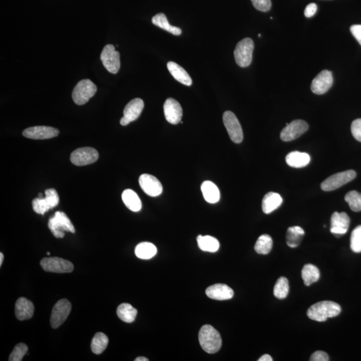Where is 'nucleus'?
Masks as SVG:
<instances>
[{"label":"nucleus","mask_w":361,"mask_h":361,"mask_svg":"<svg viewBox=\"0 0 361 361\" xmlns=\"http://www.w3.org/2000/svg\"><path fill=\"white\" fill-rule=\"evenodd\" d=\"M135 361H149L148 358L143 357V356H140V357H137L135 360Z\"/></svg>","instance_id":"a18cd8bd"},{"label":"nucleus","mask_w":361,"mask_h":361,"mask_svg":"<svg viewBox=\"0 0 361 361\" xmlns=\"http://www.w3.org/2000/svg\"><path fill=\"white\" fill-rule=\"evenodd\" d=\"M340 312L341 307L338 304L332 301H321L309 308L307 316L317 322H325L328 318L337 316Z\"/></svg>","instance_id":"f257e3e1"},{"label":"nucleus","mask_w":361,"mask_h":361,"mask_svg":"<svg viewBox=\"0 0 361 361\" xmlns=\"http://www.w3.org/2000/svg\"><path fill=\"white\" fill-rule=\"evenodd\" d=\"M34 307L32 302L25 298L17 299L15 303V313L19 320H28L34 315Z\"/></svg>","instance_id":"412c9836"},{"label":"nucleus","mask_w":361,"mask_h":361,"mask_svg":"<svg viewBox=\"0 0 361 361\" xmlns=\"http://www.w3.org/2000/svg\"><path fill=\"white\" fill-rule=\"evenodd\" d=\"M59 200L60 199L56 189H46L45 198L38 197L33 200V210L38 214L44 215L48 211L58 206Z\"/></svg>","instance_id":"423d86ee"},{"label":"nucleus","mask_w":361,"mask_h":361,"mask_svg":"<svg viewBox=\"0 0 361 361\" xmlns=\"http://www.w3.org/2000/svg\"><path fill=\"white\" fill-rule=\"evenodd\" d=\"M38 197H43V194H42V193H38Z\"/></svg>","instance_id":"de8ad7c7"},{"label":"nucleus","mask_w":361,"mask_h":361,"mask_svg":"<svg viewBox=\"0 0 361 361\" xmlns=\"http://www.w3.org/2000/svg\"><path fill=\"white\" fill-rule=\"evenodd\" d=\"M138 183L141 188L147 195L151 197H157L162 194L163 186L159 180L153 175L143 174L140 176Z\"/></svg>","instance_id":"f3484780"},{"label":"nucleus","mask_w":361,"mask_h":361,"mask_svg":"<svg viewBox=\"0 0 361 361\" xmlns=\"http://www.w3.org/2000/svg\"><path fill=\"white\" fill-rule=\"evenodd\" d=\"M207 296L213 300H230L233 296V290L228 285L224 284H215L206 289Z\"/></svg>","instance_id":"aec40b11"},{"label":"nucleus","mask_w":361,"mask_h":361,"mask_svg":"<svg viewBox=\"0 0 361 361\" xmlns=\"http://www.w3.org/2000/svg\"><path fill=\"white\" fill-rule=\"evenodd\" d=\"M286 164L294 168H302L307 166L310 162V157L307 153L300 151H292L288 153L286 157Z\"/></svg>","instance_id":"5701e85b"},{"label":"nucleus","mask_w":361,"mask_h":361,"mask_svg":"<svg viewBox=\"0 0 361 361\" xmlns=\"http://www.w3.org/2000/svg\"><path fill=\"white\" fill-rule=\"evenodd\" d=\"M48 228L56 238H63L65 232L75 233V228L67 215L61 211H56L49 219Z\"/></svg>","instance_id":"7ed1b4c3"},{"label":"nucleus","mask_w":361,"mask_h":361,"mask_svg":"<svg viewBox=\"0 0 361 361\" xmlns=\"http://www.w3.org/2000/svg\"><path fill=\"white\" fill-rule=\"evenodd\" d=\"M305 233V231L300 227H290L286 233V244L290 248H296L300 245Z\"/></svg>","instance_id":"cd10ccee"},{"label":"nucleus","mask_w":361,"mask_h":361,"mask_svg":"<svg viewBox=\"0 0 361 361\" xmlns=\"http://www.w3.org/2000/svg\"><path fill=\"white\" fill-rule=\"evenodd\" d=\"M166 120L172 125H177L182 121L183 110L178 101L172 98H167L164 105Z\"/></svg>","instance_id":"a211bd4d"},{"label":"nucleus","mask_w":361,"mask_h":361,"mask_svg":"<svg viewBox=\"0 0 361 361\" xmlns=\"http://www.w3.org/2000/svg\"><path fill=\"white\" fill-rule=\"evenodd\" d=\"M198 246L204 252H215L219 250V243L215 237L210 235H199L197 238Z\"/></svg>","instance_id":"2f4dec72"},{"label":"nucleus","mask_w":361,"mask_h":361,"mask_svg":"<svg viewBox=\"0 0 361 361\" xmlns=\"http://www.w3.org/2000/svg\"><path fill=\"white\" fill-rule=\"evenodd\" d=\"M317 11V6L316 4L311 3L309 4L305 10V15L307 17H312L315 15Z\"/></svg>","instance_id":"37998d69"},{"label":"nucleus","mask_w":361,"mask_h":361,"mask_svg":"<svg viewBox=\"0 0 361 361\" xmlns=\"http://www.w3.org/2000/svg\"><path fill=\"white\" fill-rule=\"evenodd\" d=\"M273 240L272 237L268 234L260 235L255 244V251L259 254L266 255L272 250Z\"/></svg>","instance_id":"72a5a7b5"},{"label":"nucleus","mask_w":361,"mask_h":361,"mask_svg":"<svg viewBox=\"0 0 361 361\" xmlns=\"http://www.w3.org/2000/svg\"><path fill=\"white\" fill-rule=\"evenodd\" d=\"M332 84H333V78H332V72L327 70H323L312 81V92L318 95L325 94L331 89Z\"/></svg>","instance_id":"dca6fc26"},{"label":"nucleus","mask_w":361,"mask_h":361,"mask_svg":"<svg viewBox=\"0 0 361 361\" xmlns=\"http://www.w3.org/2000/svg\"><path fill=\"white\" fill-rule=\"evenodd\" d=\"M356 173L353 170L334 174L328 177L321 184V189L325 191H331L340 188L344 185L351 182L356 177Z\"/></svg>","instance_id":"0eeeda50"},{"label":"nucleus","mask_w":361,"mask_h":361,"mask_svg":"<svg viewBox=\"0 0 361 361\" xmlns=\"http://www.w3.org/2000/svg\"><path fill=\"white\" fill-rule=\"evenodd\" d=\"M98 151L92 147H83L76 149L70 155V161L76 166H85L94 164L98 160Z\"/></svg>","instance_id":"f8f14e48"},{"label":"nucleus","mask_w":361,"mask_h":361,"mask_svg":"<svg viewBox=\"0 0 361 361\" xmlns=\"http://www.w3.org/2000/svg\"><path fill=\"white\" fill-rule=\"evenodd\" d=\"M351 248L354 252H361V226L356 227L351 233Z\"/></svg>","instance_id":"e433bc0d"},{"label":"nucleus","mask_w":361,"mask_h":361,"mask_svg":"<svg viewBox=\"0 0 361 361\" xmlns=\"http://www.w3.org/2000/svg\"><path fill=\"white\" fill-rule=\"evenodd\" d=\"M47 255H48V256H50V252H47Z\"/></svg>","instance_id":"09e8293b"},{"label":"nucleus","mask_w":361,"mask_h":361,"mask_svg":"<svg viewBox=\"0 0 361 361\" xmlns=\"http://www.w3.org/2000/svg\"><path fill=\"white\" fill-rule=\"evenodd\" d=\"M157 249L153 244L143 242L138 244L135 248V255L138 258L149 259L155 256Z\"/></svg>","instance_id":"7c9ffc66"},{"label":"nucleus","mask_w":361,"mask_h":361,"mask_svg":"<svg viewBox=\"0 0 361 361\" xmlns=\"http://www.w3.org/2000/svg\"><path fill=\"white\" fill-rule=\"evenodd\" d=\"M309 129V125L305 121H292L283 129L280 133V138L283 142H291L300 137Z\"/></svg>","instance_id":"ddd939ff"},{"label":"nucleus","mask_w":361,"mask_h":361,"mask_svg":"<svg viewBox=\"0 0 361 361\" xmlns=\"http://www.w3.org/2000/svg\"><path fill=\"white\" fill-rule=\"evenodd\" d=\"M199 341L206 353L213 354L221 349L222 340L219 332L211 325H204L199 332Z\"/></svg>","instance_id":"f03ea898"},{"label":"nucleus","mask_w":361,"mask_h":361,"mask_svg":"<svg viewBox=\"0 0 361 361\" xmlns=\"http://www.w3.org/2000/svg\"><path fill=\"white\" fill-rule=\"evenodd\" d=\"M58 130L52 127L36 126L24 130L23 135L30 139L44 140L56 137L59 135Z\"/></svg>","instance_id":"2eb2a0df"},{"label":"nucleus","mask_w":361,"mask_h":361,"mask_svg":"<svg viewBox=\"0 0 361 361\" xmlns=\"http://www.w3.org/2000/svg\"><path fill=\"white\" fill-rule=\"evenodd\" d=\"M116 314L118 318L123 322L133 323L137 315V310L127 303L121 304L117 308Z\"/></svg>","instance_id":"c756f323"},{"label":"nucleus","mask_w":361,"mask_h":361,"mask_svg":"<svg viewBox=\"0 0 361 361\" xmlns=\"http://www.w3.org/2000/svg\"><path fill=\"white\" fill-rule=\"evenodd\" d=\"M331 223V232L338 236L347 232L350 225V218L345 212H334L332 215Z\"/></svg>","instance_id":"6ab92c4d"},{"label":"nucleus","mask_w":361,"mask_h":361,"mask_svg":"<svg viewBox=\"0 0 361 361\" xmlns=\"http://www.w3.org/2000/svg\"><path fill=\"white\" fill-rule=\"evenodd\" d=\"M122 199L127 208L130 210L137 212L142 210V203L138 195L131 189H126L123 191Z\"/></svg>","instance_id":"a878e982"},{"label":"nucleus","mask_w":361,"mask_h":361,"mask_svg":"<svg viewBox=\"0 0 361 361\" xmlns=\"http://www.w3.org/2000/svg\"><path fill=\"white\" fill-rule=\"evenodd\" d=\"M41 265L46 272L70 273L74 270V265L70 262L58 257H45L42 259Z\"/></svg>","instance_id":"9d476101"},{"label":"nucleus","mask_w":361,"mask_h":361,"mask_svg":"<svg viewBox=\"0 0 361 361\" xmlns=\"http://www.w3.org/2000/svg\"><path fill=\"white\" fill-rule=\"evenodd\" d=\"M345 201L349 205L350 208L354 212L361 211V193L356 191H351L345 197Z\"/></svg>","instance_id":"c9c22d12"},{"label":"nucleus","mask_w":361,"mask_h":361,"mask_svg":"<svg viewBox=\"0 0 361 361\" xmlns=\"http://www.w3.org/2000/svg\"><path fill=\"white\" fill-rule=\"evenodd\" d=\"M109 344V338L103 332H97L92 338L91 343L92 351L94 354H100L107 349Z\"/></svg>","instance_id":"473e14b6"},{"label":"nucleus","mask_w":361,"mask_h":361,"mask_svg":"<svg viewBox=\"0 0 361 361\" xmlns=\"http://www.w3.org/2000/svg\"><path fill=\"white\" fill-rule=\"evenodd\" d=\"M311 361H328L329 360V355L324 351H316L312 354L310 358Z\"/></svg>","instance_id":"a19ab883"},{"label":"nucleus","mask_w":361,"mask_h":361,"mask_svg":"<svg viewBox=\"0 0 361 361\" xmlns=\"http://www.w3.org/2000/svg\"><path fill=\"white\" fill-rule=\"evenodd\" d=\"M4 258V254H2V253H0V266H1L2 265V263H3Z\"/></svg>","instance_id":"49530a36"},{"label":"nucleus","mask_w":361,"mask_h":361,"mask_svg":"<svg viewBox=\"0 0 361 361\" xmlns=\"http://www.w3.org/2000/svg\"><path fill=\"white\" fill-rule=\"evenodd\" d=\"M167 68L173 78L178 82L186 86L192 85V79L189 75L186 70L178 64L170 61L167 63Z\"/></svg>","instance_id":"4be33fe9"},{"label":"nucleus","mask_w":361,"mask_h":361,"mask_svg":"<svg viewBox=\"0 0 361 361\" xmlns=\"http://www.w3.org/2000/svg\"><path fill=\"white\" fill-rule=\"evenodd\" d=\"M223 121L231 140L235 143H240L243 141L244 135L240 123L235 114L231 111L224 113Z\"/></svg>","instance_id":"9b49d317"},{"label":"nucleus","mask_w":361,"mask_h":361,"mask_svg":"<svg viewBox=\"0 0 361 361\" xmlns=\"http://www.w3.org/2000/svg\"><path fill=\"white\" fill-rule=\"evenodd\" d=\"M143 108H144V102L142 99L136 98L130 101L123 111L124 116L120 121L121 125L126 126L130 123L137 119L142 113Z\"/></svg>","instance_id":"4468645a"},{"label":"nucleus","mask_w":361,"mask_h":361,"mask_svg":"<svg viewBox=\"0 0 361 361\" xmlns=\"http://www.w3.org/2000/svg\"><path fill=\"white\" fill-rule=\"evenodd\" d=\"M71 309V304L67 299H62L57 302L53 308L50 317V325L53 329H57L65 322Z\"/></svg>","instance_id":"1a4fd4ad"},{"label":"nucleus","mask_w":361,"mask_h":361,"mask_svg":"<svg viewBox=\"0 0 361 361\" xmlns=\"http://www.w3.org/2000/svg\"><path fill=\"white\" fill-rule=\"evenodd\" d=\"M283 199L278 193L269 192L265 195L263 201V210L266 214L277 210L283 204Z\"/></svg>","instance_id":"b1692460"},{"label":"nucleus","mask_w":361,"mask_h":361,"mask_svg":"<svg viewBox=\"0 0 361 361\" xmlns=\"http://www.w3.org/2000/svg\"><path fill=\"white\" fill-rule=\"evenodd\" d=\"M101 60L106 69L112 74H116L121 67L120 54L114 46L108 45L103 48Z\"/></svg>","instance_id":"6e6552de"},{"label":"nucleus","mask_w":361,"mask_h":361,"mask_svg":"<svg viewBox=\"0 0 361 361\" xmlns=\"http://www.w3.org/2000/svg\"><path fill=\"white\" fill-rule=\"evenodd\" d=\"M258 37H261V34H258Z\"/></svg>","instance_id":"8fccbe9b"},{"label":"nucleus","mask_w":361,"mask_h":361,"mask_svg":"<svg viewBox=\"0 0 361 361\" xmlns=\"http://www.w3.org/2000/svg\"><path fill=\"white\" fill-rule=\"evenodd\" d=\"M258 361H272L273 358H272V356L269 355V354H264L263 356H262L260 358H259Z\"/></svg>","instance_id":"c03bdc74"},{"label":"nucleus","mask_w":361,"mask_h":361,"mask_svg":"<svg viewBox=\"0 0 361 361\" xmlns=\"http://www.w3.org/2000/svg\"><path fill=\"white\" fill-rule=\"evenodd\" d=\"M201 189L204 199L207 202L210 204H215L219 202V190L213 182L206 180L202 184Z\"/></svg>","instance_id":"393cba45"},{"label":"nucleus","mask_w":361,"mask_h":361,"mask_svg":"<svg viewBox=\"0 0 361 361\" xmlns=\"http://www.w3.org/2000/svg\"><path fill=\"white\" fill-rule=\"evenodd\" d=\"M350 30L361 46V25H353L350 28Z\"/></svg>","instance_id":"79ce46f5"},{"label":"nucleus","mask_w":361,"mask_h":361,"mask_svg":"<svg viewBox=\"0 0 361 361\" xmlns=\"http://www.w3.org/2000/svg\"><path fill=\"white\" fill-rule=\"evenodd\" d=\"M96 91L97 87L93 82L89 79H84L77 83L74 87L72 94V99L76 105H85L94 96Z\"/></svg>","instance_id":"20e7f679"},{"label":"nucleus","mask_w":361,"mask_h":361,"mask_svg":"<svg viewBox=\"0 0 361 361\" xmlns=\"http://www.w3.org/2000/svg\"><path fill=\"white\" fill-rule=\"evenodd\" d=\"M28 348L24 343H19L15 347L14 350L10 354L9 360L10 361H21L24 356L27 353Z\"/></svg>","instance_id":"4c0bfd02"},{"label":"nucleus","mask_w":361,"mask_h":361,"mask_svg":"<svg viewBox=\"0 0 361 361\" xmlns=\"http://www.w3.org/2000/svg\"><path fill=\"white\" fill-rule=\"evenodd\" d=\"M289 292V283L285 277H280L274 288V295L278 299H285Z\"/></svg>","instance_id":"f704fd0d"},{"label":"nucleus","mask_w":361,"mask_h":361,"mask_svg":"<svg viewBox=\"0 0 361 361\" xmlns=\"http://www.w3.org/2000/svg\"><path fill=\"white\" fill-rule=\"evenodd\" d=\"M320 273L318 268L313 264H307L302 270V278L306 286H309L320 279Z\"/></svg>","instance_id":"c85d7f7f"},{"label":"nucleus","mask_w":361,"mask_h":361,"mask_svg":"<svg viewBox=\"0 0 361 361\" xmlns=\"http://www.w3.org/2000/svg\"><path fill=\"white\" fill-rule=\"evenodd\" d=\"M254 7L260 12H268L272 7L271 0H251Z\"/></svg>","instance_id":"58836bf2"},{"label":"nucleus","mask_w":361,"mask_h":361,"mask_svg":"<svg viewBox=\"0 0 361 361\" xmlns=\"http://www.w3.org/2000/svg\"><path fill=\"white\" fill-rule=\"evenodd\" d=\"M152 23L154 25L157 26V27L167 31V32L175 35V36H179V35L182 34L180 28L170 25V24L167 21L166 15L163 14V13H158L155 16H153V18H152Z\"/></svg>","instance_id":"bb28decb"},{"label":"nucleus","mask_w":361,"mask_h":361,"mask_svg":"<svg viewBox=\"0 0 361 361\" xmlns=\"http://www.w3.org/2000/svg\"><path fill=\"white\" fill-rule=\"evenodd\" d=\"M254 49V42L250 38L242 39L237 43L234 50V58L239 67L246 68L251 65Z\"/></svg>","instance_id":"39448f33"},{"label":"nucleus","mask_w":361,"mask_h":361,"mask_svg":"<svg viewBox=\"0 0 361 361\" xmlns=\"http://www.w3.org/2000/svg\"><path fill=\"white\" fill-rule=\"evenodd\" d=\"M351 132L354 138L361 142V118L354 120L352 123Z\"/></svg>","instance_id":"ea45409f"}]
</instances>
